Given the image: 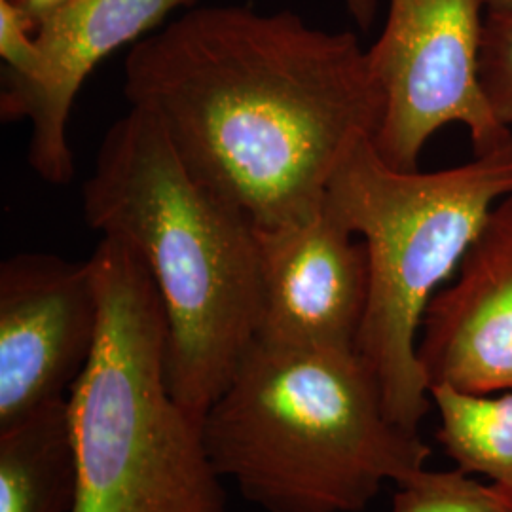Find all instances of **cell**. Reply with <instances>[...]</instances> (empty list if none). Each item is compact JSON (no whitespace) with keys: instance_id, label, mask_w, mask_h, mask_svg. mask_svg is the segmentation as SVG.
<instances>
[{"instance_id":"6da1fadb","label":"cell","mask_w":512,"mask_h":512,"mask_svg":"<svg viewBox=\"0 0 512 512\" xmlns=\"http://www.w3.org/2000/svg\"><path fill=\"white\" fill-rule=\"evenodd\" d=\"M124 90L186 169L256 230L321 213L334 169L384 118L353 33L239 4H196L135 42Z\"/></svg>"},{"instance_id":"7a4b0ae2","label":"cell","mask_w":512,"mask_h":512,"mask_svg":"<svg viewBox=\"0 0 512 512\" xmlns=\"http://www.w3.org/2000/svg\"><path fill=\"white\" fill-rule=\"evenodd\" d=\"M86 222L147 262L169 323V389L202 423L258 338L256 226L198 181L152 116L129 109L84 183Z\"/></svg>"},{"instance_id":"3957f363","label":"cell","mask_w":512,"mask_h":512,"mask_svg":"<svg viewBox=\"0 0 512 512\" xmlns=\"http://www.w3.org/2000/svg\"><path fill=\"white\" fill-rule=\"evenodd\" d=\"M207 456L264 512H363L431 448L389 418L357 351L256 340L202 420Z\"/></svg>"},{"instance_id":"277c9868","label":"cell","mask_w":512,"mask_h":512,"mask_svg":"<svg viewBox=\"0 0 512 512\" xmlns=\"http://www.w3.org/2000/svg\"><path fill=\"white\" fill-rule=\"evenodd\" d=\"M90 262L99 325L69 393L71 512H226L202 423L169 389V323L147 262L118 238H101Z\"/></svg>"},{"instance_id":"5b68a950","label":"cell","mask_w":512,"mask_h":512,"mask_svg":"<svg viewBox=\"0 0 512 512\" xmlns=\"http://www.w3.org/2000/svg\"><path fill=\"white\" fill-rule=\"evenodd\" d=\"M512 194V147L420 173L385 164L370 135L353 141L327 186L325 209L368 251L370 293L355 351L389 418L420 433L431 393L418 361L423 313L501 198Z\"/></svg>"},{"instance_id":"8992f818","label":"cell","mask_w":512,"mask_h":512,"mask_svg":"<svg viewBox=\"0 0 512 512\" xmlns=\"http://www.w3.org/2000/svg\"><path fill=\"white\" fill-rule=\"evenodd\" d=\"M484 0H389L384 31L366 50L384 95L374 147L385 164L418 171L427 141L448 124L469 129L475 156L512 147L476 78Z\"/></svg>"},{"instance_id":"52a82bcc","label":"cell","mask_w":512,"mask_h":512,"mask_svg":"<svg viewBox=\"0 0 512 512\" xmlns=\"http://www.w3.org/2000/svg\"><path fill=\"white\" fill-rule=\"evenodd\" d=\"M97 325L90 258L19 253L0 264V429L69 397Z\"/></svg>"},{"instance_id":"ba28073f","label":"cell","mask_w":512,"mask_h":512,"mask_svg":"<svg viewBox=\"0 0 512 512\" xmlns=\"http://www.w3.org/2000/svg\"><path fill=\"white\" fill-rule=\"evenodd\" d=\"M198 0H55L35 21L40 54L31 80H6L2 116L31 124L29 164L48 183L73 179L69 118L74 99L93 69L118 48L160 29L179 8Z\"/></svg>"},{"instance_id":"9c48e42d","label":"cell","mask_w":512,"mask_h":512,"mask_svg":"<svg viewBox=\"0 0 512 512\" xmlns=\"http://www.w3.org/2000/svg\"><path fill=\"white\" fill-rule=\"evenodd\" d=\"M256 232L262 270L256 340L355 351L370 293L365 241H355L325 205L313 219Z\"/></svg>"},{"instance_id":"30bf717a","label":"cell","mask_w":512,"mask_h":512,"mask_svg":"<svg viewBox=\"0 0 512 512\" xmlns=\"http://www.w3.org/2000/svg\"><path fill=\"white\" fill-rule=\"evenodd\" d=\"M452 283L423 313L418 361L431 389L512 391V194L495 203Z\"/></svg>"},{"instance_id":"8fae6325","label":"cell","mask_w":512,"mask_h":512,"mask_svg":"<svg viewBox=\"0 0 512 512\" xmlns=\"http://www.w3.org/2000/svg\"><path fill=\"white\" fill-rule=\"evenodd\" d=\"M76 478L69 397L0 429V512H71Z\"/></svg>"},{"instance_id":"7c38bea8","label":"cell","mask_w":512,"mask_h":512,"mask_svg":"<svg viewBox=\"0 0 512 512\" xmlns=\"http://www.w3.org/2000/svg\"><path fill=\"white\" fill-rule=\"evenodd\" d=\"M439 412L437 440L458 467L482 476L512 495V391L465 395L431 389Z\"/></svg>"},{"instance_id":"4fadbf2b","label":"cell","mask_w":512,"mask_h":512,"mask_svg":"<svg viewBox=\"0 0 512 512\" xmlns=\"http://www.w3.org/2000/svg\"><path fill=\"white\" fill-rule=\"evenodd\" d=\"M391 512H512V495L461 467H423L397 484Z\"/></svg>"},{"instance_id":"5bb4252c","label":"cell","mask_w":512,"mask_h":512,"mask_svg":"<svg viewBox=\"0 0 512 512\" xmlns=\"http://www.w3.org/2000/svg\"><path fill=\"white\" fill-rule=\"evenodd\" d=\"M476 78L490 112L512 129V10H486Z\"/></svg>"},{"instance_id":"9a60e30c","label":"cell","mask_w":512,"mask_h":512,"mask_svg":"<svg viewBox=\"0 0 512 512\" xmlns=\"http://www.w3.org/2000/svg\"><path fill=\"white\" fill-rule=\"evenodd\" d=\"M33 23L19 0H0V57L10 82H25L37 74L40 54L37 38L31 35Z\"/></svg>"},{"instance_id":"2e32d148","label":"cell","mask_w":512,"mask_h":512,"mask_svg":"<svg viewBox=\"0 0 512 512\" xmlns=\"http://www.w3.org/2000/svg\"><path fill=\"white\" fill-rule=\"evenodd\" d=\"M349 14L357 19V23L366 29L376 14L378 0H344Z\"/></svg>"},{"instance_id":"e0dca14e","label":"cell","mask_w":512,"mask_h":512,"mask_svg":"<svg viewBox=\"0 0 512 512\" xmlns=\"http://www.w3.org/2000/svg\"><path fill=\"white\" fill-rule=\"evenodd\" d=\"M19 2L25 6L29 16L37 21L54 4L55 0H19Z\"/></svg>"},{"instance_id":"ac0fdd59","label":"cell","mask_w":512,"mask_h":512,"mask_svg":"<svg viewBox=\"0 0 512 512\" xmlns=\"http://www.w3.org/2000/svg\"><path fill=\"white\" fill-rule=\"evenodd\" d=\"M486 10H512V0H484Z\"/></svg>"}]
</instances>
